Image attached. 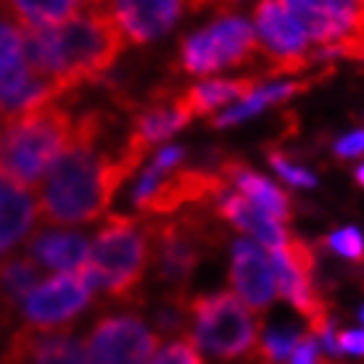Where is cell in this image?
I'll list each match as a JSON object with an SVG mask.
<instances>
[{
  "label": "cell",
  "mask_w": 364,
  "mask_h": 364,
  "mask_svg": "<svg viewBox=\"0 0 364 364\" xmlns=\"http://www.w3.org/2000/svg\"><path fill=\"white\" fill-rule=\"evenodd\" d=\"M309 82H272V85H262L259 90H254L246 100L240 103H232L230 109H225L222 114L211 119V127H230V124H237L243 119L256 117L259 111L269 109L274 103H282V100L293 98L296 92L306 90Z\"/></svg>",
  "instance_id": "obj_26"
},
{
  "label": "cell",
  "mask_w": 364,
  "mask_h": 364,
  "mask_svg": "<svg viewBox=\"0 0 364 364\" xmlns=\"http://www.w3.org/2000/svg\"><path fill=\"white\" fill-rule=\"evenodd\" d=\"M146 154L148 148L140 146L129 129L117 137V122L109 111L80 114L69 146L37 185L40 217L50 228L98 222Z\"/></svg>",
  "instance_id": "obj_1"
},
{
  "label": "cell",
  "mask_w": 364,
  "mask_h": 364,
  "mask_svg": "<svg viewBox=\"0 0 364 364\" xmlns=\"http://www.w3.org/2000/svg\"><path fill=\"white\" fill-rule=\"evenodd\" d=\"M336 154L341 159H356L364 154V129H354L336 143Z\"/></svg>",
  "instance_id": "obj_30"
},
{
  "label": "cell",
  "mask_w": 364,
  "mask_h": 364,
  "mask_svg": "<svg viewBox=\"0 0 364 364\" xmlns=\"http://www.w3.org/2000/svg\"><path fill=\"white\" fill-rule=\"evenodd\" d=\"M336 338L341 354L364 356V330H341Z\"/></svg>",
  "instance_id": "obj_31"
},
{
  "label": "cell",
  "mask_w": 364,
  "mask_h": 364,
  "mask_svg": "<svg viewBox=\"0 0 364 364\" xmlns=\"http://www.w3.org/2000/svg\"><path fill=\"white\" fill-rule=\"evenodd\" d=\"M267 159H269V164L274 166V172L280 174L288 185H293V188H314V185H317V177H314L306 166H299L296 161H291L282 151H269Z\"/></svg>",
  "instance_id": "obj_28"
},
{
  "label": "cell",
  "mask_w": 364,
  "mask_h": 364,
  "mask_svg": "<svg viewBox=\"0 0 364 364\" xmlns=\"http://www.w3.org/2000/svg\"><path fill=\"white\" fill-rule=\"evenodd\" d=\"M274 282L277 293L291 304L293 309L301 311L309 322V333L319 338L333 325L330 309L325 299L317 293L314 285V269H317V256L311 246L301 237H288V243L277 251H272Z\"/></svg>",
  "instance_id": "obj_9"
},
{
  "label": "cell",
  "mask_w": 364,
  "mask_h": 364,
  "mask_svg": "<svg viewBox=\"0 0 364 364\" xmlns=\"http://www.w3.org/2000/svg\"><path fill=\"white\" fill-rule=\"evenodd\" d=\"M362 6H364V0H362Z\"/></svg>",
  "instance_id": "obj_36"
},
{
  "label": "cell",
  "mask_w": 364,
  "mask_h": 364,
  "mask_svg": "<svg viewBox=\"0 0 364 364\" xmlns=\"http://www.w3.org/2000/svg\"><path fill=\"white\" fill-rule=\"evenodd\" d=\"M259 53L254 24H248L240 14H225L211 24L182 37L177 48V72L191 77H206L225 72L232 66H243Z\"/></svg>",
  "instance_id": "obj_8"
},
{
  "label": "cell",
  "mask_w": 364,
  "mask_h": 364,
  "mask_svg": "<svg viewBox=\"0 0 364 364\" xmlns=\"http://www.w3.org/2000/svg\"><path fill=\"white\" fill-rule=\"evenodd\" d=\"M0 364H87L85 343L66 330L40 333L21 328L11 336Z\"/></svg>",
  "instance_id": "obj_17"
},
{
  "label": "cell",
  "mask_w": 364,
  "mask_h": 364,
  "mask_svg": "<svg viewBox=\"0 0 364 364\" xmlns=\"http://www.w3.org/2000/svg\"><path fill=\"white\" fill-rule=\"evenodd\" d=\"M254 32L272 74H291L319 61L317 53L309 55V35L280 0H256Z\"/></svg>",
  "instance_id": "obj_13"
},
{
  "label": "cell",
  "mask_w": 364,
  "mask_h": 364,
  "mask_svg": "<svg viewBox=\"0 0 364 364\" xmlns=\"http://www.w3.org/2000/svg\"><path fill=\"white\" fill-rule=\"evenodd\" d=\"M37 217L35 193L0 174V256L14 254L32 235Z\"/></svg>",
  "instance_id": "obj_20"
},
{
  "label": "cell",
  "mask_w": 364,
  "mask_h": 364,
  "mask_svg": "<svg viewBox=\"0 0 364 364\" xmlns=\"http://www.w3.org/2000/svg\"><path fill=\"white\" fill-rule=\"evenodd\" d=\"M48 100H58V95L29 66L24 32L11 21H0V127Z\"/></svg>",
  "instance_id": "obj_10"
},
{
  "label": "cell",
  "mask_w": 364,
  "mask_h": 364,
  "mask_svg": "<svg viewBox=\"0 0 364 364\" xmlns=\"http://www.w3.org/2000/svg\"><path fill=\"white\" fill-rule=\"evenodd\" d=\"M262 85L254 77H240V80H203L198 85H191L185 92H180L182 103L196 117L214 114L217 109H230L232 103L246 100Z\"/></svg>",
  "instance_id": "obj_24"
},
{
  "label": "cell",
  "mask_w": 364,
  "mask_h": 364,
  "mask_svg": "<svg viewBox=\"0 0 364 364\" xmlns=\"http://www.w3.org/2000/svg\"><path fill=\"white\" fill-rule=\"evenodd\" d=\"M124 46V35L98 6L85 9L64 24L24 32L29 66L58 98L77 85L103 77Z\"/></svg>",
  "instance_id": "obj_2"
},
{
  "label": "cell",
  "mask_w": 364,
  "mask_h": 364,
  "mask_svg": "<svg viewBox=\"0 0 364 364\" xmlns=\"http://www.w3.org/2000/svg\"><path fill=\"white\" fill-rule=\"evenodd\" d=\"M92 296H95V288L82 269L53 274L40 282L21 304L24 328L40 330V333L64 330L90 306Z\"/></svg>",
  "instance_id": "obj_12"
},
{
  "label": "cell",
  "mask_w": 364,
  "mask_h": 364,
  "mask_svg": "<svg viewBox=\"0 0 364 364\" xmlns=\"http://www.w3.org/2000/svg\"><path fill=\"white\" fill-rule=\"evenodd\" d=\"M9 314H6V311H3V309H0V333H3V328H6V322H9Z\"/></svg>",
  "instance_id": "obj_33"
},
{
  "label": "cell",
  "mask_w": 364,
  "mask_h": 364,
  "mask_svg": "<svg viewBox=\"0 0 364 364\" xmlns=\"http://www.w3.org/2000/svg\"><path fill=\"white\" fill-rule=\"evenodd\" d=\"M325 246H328L330 251H336L338 256H343V259L364 262V235L356 228L336 230L333 235H328Z\"/></svg>",
  "instance_id": "obj_29"
},
{
  "label": "cell",
  "mask_w": 364,
  "mask_h": 364,
  "mask_svg": "<svg viewBox=\"0 0 364 364\" xmlns=\"http://www.w3.org/2000/svg\"><path fill=\"white\" fill-rule=\"evenodd\" d=\"M98 9L106 11L127 43L148 46L164 37L193 6L191 0H100Z\"/></svg>",
  "instance_id": "obj_15"
},
{
  "label": "cell",
  "mask_w": 364,
  "mask_h": 364,
  "mask_svg": "<svg viewBox=\"0 0 364 364\" xmlns=\"http://www.w3.org/2000/svg\"><path fill=\"white\" fill-rule=\"evenodd\" d=\"M191 341L222 362L251 359L259 346V322L254 311L232 291L188 296Z\"/></svg>",
  "instance_id": "obj_6"
},
{
  "label": "cell",
  "mask_w": 364,
  "mask_h": 364,
  "mask_svg": "<svg viewBox=\"0 0 364 364\" xmlns=\"http://www.w3.org/2000/svg\"><path fill=\"white\" fill-rule=\"evenodd\" d=\"M87 3H90V6H98V3H100V0H87Z\"/></svg>",
  "instance_id": "obj_34"
},
{
  "label": "cell",
  "mask_w": 364,
  "mask_h": 364,
  "mask_svg": "<svg viewBox=\"0 0 364 364\" xmlns=\"http://www.w3.org/2000/svg\"><path fill=\"white\" fill-rule=\"evenodd\" d=\"M193 119V114L188 111V106L182 103L180 95H169V98H156L146 106H140L132 117L129 132L140 146H156L161 140H169L172 135H177L180 129H185V124Z\"/></svg>",
  "instance_id": "obj_22"
},
{
  "label": "cell",
  "mask_w": 364,
  "mask_h": 364,
  "mask_svg": "<svg viewBox=\"0 0 364 364\" xmlns=\"http://www.w3.org/2000/svg\"><path fill=\"white\" fill-rule=\"evenodd\" d=\"M87 6V0H0V16L21 32H35L64 24Z\"/></svg>",
  "instance_id": "obj_23"
},
{
  "label": "cell",
  "mask_w": 364,
  "mask_h": 364,
  "mask_svg": "<svg viewBox=\"0 0 364 364\" xmlns=\"http://www.w3.org/2000/svg\"><path fill=\"white\" fill-rule=\"evenodd\" d=\"M72 109L58 100L21 111L0 127V174L35 188L64 154L74 132Z\"/></svg>",
  "instance_id": "obj_3"
},
{
  "label": "cell",
  "mask_w": 364,
  "mask_h": 364,
  "mask_svg": "<svg viewBox=\"0 0 364 364\" xmlns=\"http://www.w3.org/2000/svg\"><path fill=\"white\" fill-rule=\"evenodd\" d=\"M214 214L222 222L232 225L235 230H240L243 235H248L251 240H256L262 248H267L269 254L282 248L288 243L291 232L285 230L282 222L272 219L267 211H262L259 206H254L246 196H240L237 191H222L219 198L214 200Z\"/></svg>",
  "instance_id": "obj_18"
},
{
  "label": "cell",
  "mask_w": 364,
  "mask_h": 364,
  "mask_svg": "<svg viewBox=\"0 0 364 364\" xmlns=\"http://www.w3.org/2000/svg\"><path fill=\"white\" fill-rule=\"evenodd\" d=\"M87 251H90V237L82 232L64 228H46L29 235L24 254L32 256L48 272L66 274L82 269L87 262Z\"/></svg>",
  "instance_id": "obj_19"
},
{
  "label": "cell",
  "mask_w": 364,
  "mask_h": 364,
  "mask_svg": "<svg viewBox=\"0 0 364 364\" xmlns=\"http://www.w3.org/2000/svg\"><path fill=\"white\" fill-rule=\"evenodd\" d=\"M311 43L322 48L364 35L362 0H280Z\"/></svg>",
  "instance_id": "obj_14"
},
{
  "label": "cell",
  "mask_w": 364,
  "mask_h": 364,
  "mask_svg": "<svg viewBox=\"0 0 364 364\" xmlns=\"http://www.w3.org/2000/svg\"><path fill=\"white\" fill-rule=\"evenodd\" d=\"M217 172L232 185V191H237L240 196H246L254 206H259L262 211H267L277 222H291L293 217V203L285 196L280 185H274L272 180H267L264 174L254 172L251 166L240 164V161H225L217 166Z\"/></svg>",
  "instance_id": "obj_21"
},
{
  "label": "cell",
  "mask_w": 364,
  "mask_h": 364,
  "mask_svg": "<svg viewBox=\"0 0 364 364\" xmlns=\"http://www.w3.org/2000/svg\"><path fill=\"white\" fill-rule=\"evenodd\" d=\"M230 285L251 311H267L277 299L272 256L256 240L237 237L230 256Z\"/></svg>",
  "instance_id": "obj_16"
},
{
  "label": "cell",
  "mask_w": 364,
  "mask_h": 364,
  "mask_svg": "<svg viewBox=\"0 0 364 364\" xmlns=\"http://www.w3.org/2000/svg\"><path fill=\"white\" fill-rule=\"evenodd\" d=\"M151 235V264L156 280L166 285L172 296H185L188 282L193 280L203 256L217 246V230L200 209L182 211L172 219L148 225Z\"/></svg>",
  "instance_id": "obj_7"
},
{
  "label": "cell",
  "mask_w": 364,
  "mask_h": 364,
  "mask_svg": "<svg viewBox=\"0 0 364 364\" xmlns=\"http://www.w3.org/2000/svg\"><path fill=\"white\" fill-rule=\"evenodd\" d=\"M362 322H364V309H362Z\"/></svg>",
  "instance_id": "obj_35"
},
{
  "label": "cell",
  "mask_w": 364,
  "mask_h": 364,
  "mask_svg": "<svg viewBox=\"0 0 364 364\" xmlns=\"http://www.w3.org/2000/svg\"><path fill=\"white\" fill-rule=\"evenodd\" d=\"M185 151L180 146L159 148L154 161L143 169L132 188V206L151 217H174L182 211L214 206L219 193L230 182L217 169L185 166Z\"/></svg>",
  "instance_id": "obj_4"
},
{
  "label": "cell",
  "mask_w": 364,
  "mask_h": 364,
  "mask_svg": "<svg viewBox=\"0 0 364 364\" xmlns=\"http://www.w3.org/2000/svg\"><path fill=\"white\" fill-rule=\"evenodd\" d=\"M151 267L148 225L127 214H111L90 240L82 272L90 277L95 293L114 301L137 296Z\"/></svg>",
  "instance_id": "obj_5"
},
{
  "label": "cell",
  "mask_w": 364,
  "mask_h": 364,
  "mask_svg": "<svg viewBox=\"0 0 364 364\" xmlns=\"http://www.w3.org/2000/svg\"><path fill=\"white\" fill-rule=\"evenodd\" d=\"M43 282V267L29 254H9L0 262V309L14 314Z\"/></svg>",
  "instance_id": "obj_25"
},
{
  "label": "cell",
  "mask_w": 364,
  "mask_h": 364,
  "mask_svg": "<svg viewBox=\"0 0 364 364\" xmlns=\"http://www.w3.org/2000/svg\"><path fill=\"white\" fill-rule=\"evenodd\" d=\"M161 336L135 311L106 314L85 338L87 364H148L159 351Z\"/></svg>",
  "instance_id": "obj_11"
},
{
  "label": "cell",
  "mask_w": 364,
  "mask_h": 364,
  "mask_svg": "<svg viewBox=\"0 0 364 364\" xmlns=\"http://www.w3.org/2000/svg\"><path fill=\"white\" fill-rule=\"evenodd\" d=\"M148 364H203V359H200V351L191 338H177V341L159 348L148 359Z\"/></svg>",
  "instance_id": "obj_27"
},
{
  "label": "cell",
  "mask_w": 364,
  "mask_h": 364,
  "mask_svg": "<svg viewBox=\"0 0 364 364\" xmlns=\"http://www.w3.org/2000/svg\"><path fill=\"white\" fill-rule=\"evenodd\" d=\"M354 177H356V182H359V185H362V188H364V164H359V166H356Z\"/></svg>",
  "instance_id": "obj_32"
}]
</instances>
